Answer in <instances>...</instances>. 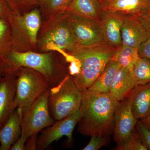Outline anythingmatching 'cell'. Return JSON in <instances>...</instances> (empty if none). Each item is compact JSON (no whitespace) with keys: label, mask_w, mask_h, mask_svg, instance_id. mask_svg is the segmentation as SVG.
I'll use <instances>...</instances> for the list:
<instances>
[{"label":"cell","mask_w":150,"mask_h":150,"mask_svg":"<svg viewBox=\"0 0 150 150\" xmlns=\"http://www.w3.org/2000/svg\"><path fill=\"white\" fill-rule=\"evenodd\" d=\"M82 92L78 131L85 136L110 137L119 101L108 93L86 89Z\"/></svg>","instance_id":"6da1fadb"},{"label":"cell","mask_w":150,"mask_h":150,"mask_svg":"<svg viewBox=\"0 0 150 150\" xmlns=\"http://www.w3.org/2000/svg\"><path fill=\"white\" fill-rule=\"evenodd\" d=\"M117 48L104 44L89 47L78 46L71 51L70 54L81 62L80 72L73 77L80 91L88 89L96 80L112 60Z\"/></svg>","instance_id":"7a4b0ae2"},{"label":"cell","mask_w":150,"mask_h":150,"mask_svg":"<svg viewBox=\"0 0 150 150\" xmlns=\"http://www.w3.org/2000/svg\"><path fill=\"white\" fill-rule=\"evenodd\" d=\"M82 92L69 74L58 85L49 88L48 106L55 121L62 120L79 110Z\"/></svg>","instance_id":"3957f363"},{"label":"cell","mask_w":150,"mask_h":150,"mask_svg":"<svg viewBox=\"0 0 150 150\" xmlns=\"http://www.w3.org/2000/svg\"><path fill=\"white\" fill-rule=\"evenodd\" d=\"M7 68L4 72H14L22 67L29 68L43 75L49 88L59 84L66 77L56 72V65L50 54L14 51L7 59Z\"/></svg>","instance_id":"277c9868"},{"label":"cell","mask_w":150,"mask_h":150,"mask_svg":"<svg viewBox=\"0 0 150 150\" xmlns=\"http://www.w3.org/2000/svg\"><path fill=\"white\" fill-rule=\"evenodd\" d=\"M17 74L15 108L21 109L23 115L35 100L49 88L43 75L29 68H22Z\"/></svg>","instance_id":"5b68a950"},{"label":"cell","mask_w":150,"mask_h":150,"mask_svg":"<svg viewBox=\"0 0 150 150\" xmlns=\"http://www.w3.org/2000/svg\"><path fill=\"white\" fill-rule=\"evenodd\" d=\"M49 88L35 100L28 110L23 113L20 136L27 139L30 136L38 134L55 122L49 111Z\"/></svg>","instance_id":"8992f818"},{"label":"cell","mask_w":150,"mask_h":150,"mask_svg":"<svg viewBox=\"0 0 150 150\" xmlns=\"http://www.w3.org/2000/svg\"><path fill=\"white\" fill-rule=\"evenodd\" d=\"M68 13L71 33L77 46L89 47L105 44L99 21Z\"/></svg>","instance_id":"52a82bcc"},{"label":"cell","mask_w":150,"mask_h":150,"mask_svg":"<svg viewBox=\"0 0 150 150\" xmlns=\"http://www.w3.org/2000/svg\"><path fill=\"white\" fill-rule=\"evenodd\" d=\"M81 116L80 110H79L72 115L56 121L53 125L42 130L40 135L38 136L36 150H45L52 143L58 141L64 136L68 137L69 142H71L73 131Z\"/></svg>","instance_id":"ba28073f"},{"label":"cell","mask_w":150,"mask_h":150,"mask_svg":"<svg viewBox=\"0 0 150 150\" xmlns=\"http://www.w3.org/2000/svg\"><path fill=\"white\" fill-rule=\"evenodd\" d=\"M132 96L130 95L119 103L115 117L113 139L117 145L127 139L136 127L138 120L134 117L131 109Z\"/></svg>","instance_id":"9c48e42d"},{"label":"cell","mask_w":150,"mask_h":150,"mask_svg":"<svg viewBox=\"0 0 150 150\" xmlns=\"http://www.w3.org/2000/svg\"><path fill=\"white\" fill-rule=\"evenodd\" d=\"M122 45L137 49L150 37L140 17L125 15L121 28Z\"/></svg>","instance_id":"30bf717a"},{"label":"cell","mask_w":150,"mask_h":150,"mask_svg":"<svg viewBox=\"0 0 150 150\" xmlns=\"http://www.w3.org/2000/svg\"><path fill=\"white\" fill-rule=\"evenodd\" d=\"M125 14L103 11L99 21L105 44L115 48L122 45L121 28Z\"/></svg>","instance_id":"8fae6325"},{"label":"cell","mask_w":150,"mask_h":150,"mask_svg":"<svg viewBox=\"0 0 150 150\" xmlns=\"http://www.w3.org/2000/svg\"><path fill=\"white\" fill-rule=\"evenodd\" d=\"M0 83V129L16 109L14 105L16 76L14 73H6Z\"/></svg>","instance_id":"7c38bea8"},{"label":"cell","mask_w":150,"mask_h":150,"mask_svg":"<svg viewBox=\"0 0 150 150\" xmlns=\"http://www.w3.org/2000/svg\"><path fill=\"white\" fill-rule=\"evenodd\" d=\"M62 17L57 24L46 33L43 38L45 45L53 43L62 50L72 51L77 47L73 39L69 22V13Z\"/></svg>","instance_id":"4fadbf2b"},{"label":"cell","mask_w":150,"mask_h":150,"mask_svg":"<svg viewBox=\"0 0 150 150\" xmlns=\"http://www.w3.org/2000/svg\"><path fill=\"white\" fill-rule=\"evenodd\" d=\"M103 11L141 17L150 8V0H101Z\"/></svg>","instance_id":"5bb4252c"},{"label":"cell","mask_w":150,"mask_h":150,"mask_svg":"<svg viewBox=\"0 0 150 150\" xmlns=\"http://www.w3.org/2000/svg\"><path fill=\"white\" fill-rule=\"evenodd\" d=\"M23 113L21 109H15L7 121L0 129V150H8L21 133Z\"/></svg>","instance_id":"9a60e30c"},{"label":"cell","mask_w":150,"mask_h":150,"mask_svg":"<svg viewBox=\"0 0 150 150\" xmlns=\"http://www.w3.org/2000/svg\"><path fill=\"white\" fill-rule=\"evenodd\" d=\"M131 109L139 121L150 114V83L137 86L131 92Z\"/></svg>","instance_id":"2e32d148"},{"label":"cell","mask_w":150,"mask_h":150,"mask_svg":"<svg viewBox=\"0 0 150 150\" xmlns=\"http://www.w3.org/2000/svg\"><path fill=\"white\" fill-rule=\"evenodd\" d=\"M66 11L80 17L99 21L103 11L101 0H72Z\"/></svg>","instance_id":"e0dca14e"},{"label":"cell","mask_w":150,"mask_h":150,"mask_svg":"<svg viewBox=\"0 0 150 150\" xmlns=\"http://www.w3.org/2000/svg\"><path fill=\"white\" fill-rule=\"evenodd\" d=\"M130 71L119 68L110 86L109 93L119 102L129 96L136 87Z\"/></svg>","instance_id":"ac0fdd59"},{"label":"cell","mask_w":150,"mask_h":150,"mask_svg":"<svg viewBox=\"0 0 150 150\" xmlns=\"http://www.w3.org/2000/svg\"><path fill=\"white\" fill-rule=\"evenodd\" d=\"M119 68L117 62L111 60L101 74L87 89L96 92L109 93L113 78Z\"/></svg>","instance_id":"d6986e66"},{"label":"cell","mask_w":150,"mask_h":150,"mask_svg":"<svg viewBox=\"0 0 150 150\" xmlns=\"http://www.w3.org/2000/svg\"><path fill=\"white\" fill-rule=\"evenodd\" d=\"M139 57L137 49L122 45L117 48L111 60L117 62L120 68L131 71Z\"/></svg>","instance_id":"ffe728a7"},{"label":"cell","mask_w":150,"mask_h":150,"mask_svg":"<svg viewBox=\"0 0 150 150\" xmlns=\"http://www.w3.org/2000/svg\"><path fill=\"white\" fill-rule=\"evenodd\" d=\"M130 72L136 87L150 83V60L139 57Z\"/></svg>","instance_id":"44dd1931"},{"label":"cell","mask_w":150,"mask_h":150,"mask_svg":"<svg viewBox=\"0 0 150 150\" xmlns=\"http://www.w3.org/2000/svg\"><path fill=\"white\" fill-rule=\"evenodd\" d=\"M21 24L27 31L32 43H35L40 28V18L39 11L33 10L25 14L21 20Z\"/></svg>","instance_id":"7402d4cb"},{"label":"cell","mask_w":150,"mask_h":150,"mask_svg":"<svg viewBox=\"0 0 150 150\" xmlns=\"http://www.w3.org/2000/svg\"><path fill=\"white\" fill-rule=\"evenodd\" d=\"M115 150H148L147 147L143 142L136 127L130 137L119 144L117 145Z\"/></svg>","instance_id":"603a6c76"},{"label":"cell","mask_w":150,"mask_h":150,"mask_svg":"<svg viewBox=\"0 0 150 150\" xmlns=\"http://www.w3.org/2000/svg\"><path fill=\"white\" fill-rule=\"evenodd\" d=\"M72 0H40L41 6L51 13L66 11Z\"/></svg>","instance_id":"cb8c5ba5"},{"label":"cell","mask_w":150,"mask_h":150,"mask_svg":"<svg viewBox=\"0 0 150 150\" xmlns=\"http://www.w3.org/2000/svg\"><path fill=\"white\" fill-rule=\"evenodd\" d=\"M110 137L91 136L89 142L83 150H98L107 144L110 140Z\"/></svg>","instance_id":"d4e9b609"},{"label":"cell","mask_w":150,"mask_h":150,"mask_svg":"<svg viewBox=\"0 0 150 150\" xmlns=\"http://www.w3.org/2000/svg\"><path fill=\"white\" fill-rule=\"evenodd\" d=\"M136 128L142 141L147 146L149 150H150V129L142 121H138Z\"/></svg>","instance_id":"484cf974"},{"label":"cell","mask_w":150,"mask_h":150,"mask_svg":"<svg viewBox=\"0 0 150 150\" xmlns=\"http://www.w3.org/2000/svg\"><path fill=\"white\" fill-rule=\"evenodd\" d=\"M138 51L140 57L150 60V37L140 45Z\"/></svg>","instance_id":"4316f807"},{"label":"cell","mask_w":150,"mask_h":150,"mask_svg":"<svg viewBox=\"0 0 150 150\" xmlns=\"http://www.w3.org/2000/svg\"><path fill=\"white\" fill-rule=\"evenodd\" d=\"M38 135H32L27 138L25 144L24 150H36Z\"/></svg>","instance_id":"83f0119b"},{"label":"cell","mask_w":150,"mask_h":150,"mask_svg":"<svg viewBox=\"0 0 150 150\" xmlns=\"http://www.w3.org/2000/svg\"><path fill=\"white\" fill-rule=\"evenodd\" d=\"M27 139L20 136L11 146V150H24L25 144Z\"/></svg>","instance_id":"f1b7e54d"},{"label":"cell","mask_w":150,"mask_h":150,"mask_svg":"<svg viewBox=\"0 0 150 150\" xmlns=\"http://www.w3.org/2000/svg\"><path fill=\"white\" fill-rule=\"evenodd\" d=\"M140 18L142 19L150 35V8L144 15L140 17Z\"/></svg>","instance_id":"f546056e"},{"label":"cell","mask_w":150,"mask_h":150,"mask_svg":"<svg viewBox=\"0 0 150 150\" xmlns=\"http://www.w3.org/2000/svg\"><path fill=\"white\" fill-rule=\"evenodd\" d=\"M7 26L4 21L0 20V40L4 36L6 30Z\"/></svg>","instance_id":"4dcf8cb0"},{"label":"cell","mask_w":150,"mask_h":150,"mask_svg":"<svg viewBox=\"0 0 150 150\" xmlns=\"http://www.w3.org/2000/svg\"><path fill=\"white\" fill-rule=\"evenodd\" d=\"M8 1L10 2L20 4H33L35 2V0H8Z\"/></svg>","instance_id":"1f68e13d"},{"label":"cell","mask_w":150,"mask_h":150,"mask_svg":"<svg viewBox=\"0 0 150 150\" xmlns=\"http://www.w3.org/2000/svg\"><path fill=\"white\" fill-rule=\"evenodd\" d=\"M141 121L150 129V114L148 117L142 119Z\"/></svg>","instance_id":"d6a6232c"},{"label":"cell","mask_w":150,"mask_h":150,"mask_svg":"<svg viewBox=\"0 0 150 150\" xmlns=\"http://www.w3.org/2000/svg\"><path fill=\"white\" fill-rule=\"evenodd\" d=\"M4 71L1 69V67L0 66V83H1V80L2 79L3 76V75L4 74Z\"/></svg>","instance_id":"836d02e7"},{"label":"cell","mask_w":150,"mask_h":150,"mask_svg":"<svg viewBox=\"0 0 150 150\" xmlns=\"http://www.w3.org/2000/svg\"><path fill=\"white\" fill-rule=\"evenodd\" d=\"M3 4L1 0H0V13L2 12L3 11Z\"/></svg>","instance_id":"e575fe53"},{"label":"cell","mask_w":150,"mask_h":150,"mask_svg":"<svg viewBox=\"0 0 150 150\" xmlns=\"http://www.w3.org/2000/svg\"><path fill=\"white\" fill-rule=\"evenodd\" d=\"M0 149H1V143H0Z\"/></svg>","instance_id":"d590c367"}]
</instances>
